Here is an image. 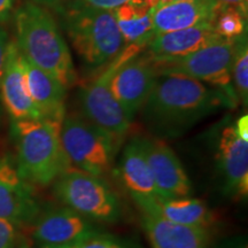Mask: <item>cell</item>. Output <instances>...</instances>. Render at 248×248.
<instances>
[{
  "instance_id": "obj_14",
  "label": "cell",
  "mask_w": 248,
  "mask_h": 248,
  "mask_svg": "<svg viewBox=\"0 0 248 248\" xmlns=\"http://www.w3.org/2000/svg\"><path fill=\"white\" fill-rule=\"evenodd\" d=\"M217 161L224 178L225 193L233 199L248 195V141L237 135L234 124H226L217 141Z\"/></svg>"
},
{
  "instance_id": "obj_6",
  "label": "cell",
  "mask_w": 248,
  "mask_h": 248,
  "mask_svg": "<svg viewBox=\"0 0 248 248\" xmlns=\"http://www.w3.org/2000/svg\"><path fill=\"white\" fill-rule=\"evenodd\" d=\"M55 194L66 207L88 219L113 223L120 217L119 199L104 179L73 166L55 181Z\"/></svg>"
},
{
  "instance_id": "obj_4",
  "label": "cell",
  "mask_w": 248,
  "mask_h": 248,
  "mask_svg": "<svg viewBox=\"0 0 248 248\" xmlns=\"http://www.w3.org/2000/svg\"><path fill=\"white\" fill-rule=\"evenodd\" d=\"M68 36L77 55L90 67L98 68L114 60L123 49V38L113 11L82 2L66 13Z\"/></svg>"
},
{
  "instance_id": "obj_1",
  "label": "cell",
  "mask_w": 248,
  "mask_h": 248,
  "mask_svg": "<svg viewBox=\"0 0 248 248\" xmlns=\"http://www.w3.org/2000/svg\"><path fill=\"white\" fill-rule=\"evenodd\" d=\"M235 105L225 93L197 79L161 75L141 109L148 129L162 139L179 137L219 108Z\"/></svg>"
},
{
  "instance_id": "obj_25",
  "label": "cell",
  "mask_w": 248,
  "mask_h": 248,
  "mask_svg": "<svg viewBox=\"0 0 248 248\" xmlns=\"http://www.w3.org/2000/svg\"><path fill=\"white\" fill-rule=\"evenodd\" d=\"M18 226L13 222L0 218V248H16L18 245Z\"/></svg>"
},
{
  "instance_id": "obj_10",
  "label": "cell",
  "mask_w": 248,
  "mask_h": 248,
  "mask_svg": "<svg viewBox=\"0 0 248 248\" xmlns=\"http://www.w3.org/2000/svg\"><path fill=\"white\" fill-rule=\"evenodd\" d=\"M150 169L161 199L190 197L192 183L177 155L163 139L144 138Z\"/></svg>"
},
{
  "instance_id": "obj_33",
  "label": "cell",
  "mask_w": 248,
  "mask_h": 248,
  "mask_svg": "<svg viewBox=\"0 0 248 248\" xmlns=\"http://www.w3.org/2000/svg\"><path fill=\"white\" fill-rule=\"evenodd\" d=\"M238 248H247V246H246V244H244V245H241V246L238 247Z\"/></svg>"
},
{
  "instance_id": "obj_31",
  "label": "cell",
  "mask_w": 248,
  "mask_h": 248,
  "mask_svg": "<svg viewBox=\"0 0 248 248\" xmlns=\"http://www.w3.org/2000/svg\"><path fill=\"white\" fill-rule=\"evenodd\" d=\"M62 1H63V0H32L33 4L39 5V6H45V7H49V8H55V9L61 7Z\"/></svg>"
},
{
  "instance_id": "obj_32",
  "label": "cell",
  "mask_w": 248,
  "mask_h": 248,
  "mask_svg": "<svg viewBox=\"0 0 248 248\" xmlns=\"http://www.w3.org/2000/svg\"><path fill=\"white\" fill-rule=\"evenodd\" d=\"M173 1H181V0H161V4L160 5L168 4V2H173Z\"/></svg>"
},
{
  "instance_id": "obj_23",
  "label": "cell",
  "mask_w": 248,
  "mask_h": 248,
  "mask_svg": "<svg viewBox=\"0 0 248 248\" xmlns=\"http://www.w3.org/2000/svg\"><path fill=\"white\" fill-rule=\"evenodd\" d=\"M247 17L231 6H222L214 18V31L223 39L235 40L246 35Z\"/></svg>"
},
{
  "instance_id": "obj_30",
  "label": "cell",
  "mask_w": 248,
  "mask_h": 248,
  "mask_svg": "<svg viewBox=\"0 0 248 248\" xmlns=\"http://www.w3.org/2000/svg\"><path fill=\"white\" fill-rule=\"evenodd\" d=\"M13 11V0H0V23L6 22Z\"/></svg>"
},
{
  "instance_id": "obj_15",
  "label": "cell",
  "mask_w": 248,
  "mask_h": 248,
  "mask_svg": "<svg viewBox=\"0 0 248 248\" xmlns=\"http://www.w3.org/2000/svg\"><path fill=\"white\" fill-rule=\"evenodd\" d=\"M36 219L32 234L40 248L63 246L98 233L86 217L68 207L48 210Z\"/></svg>"
},
{
  "instance_id": "obj_8",
  "label": "cell",
  "mask_w": 248,
  "mask_h": 248,
  "mask_svg": "<svg viewBox=\"0 0 248 248\" xmlns=\"http://www.w3.org/2000/svg\"><path fill=\"white\" fill-rule=\"evenodd\" d=\"M124 53H120L107 69L88 84L79 93L83 117L104 130L119 142L129 131L132 120L124 111L110 90V79Z\"/></svg>"
},
{
  "instance_id": "obj_26",
  "label": "cell",
  "mask_w": 248,
  "mask_h": 248,
  "mask_svg": "<svg viewBox=\"0 0 248 248\" xmlns=\"http://www.w3.org/2000/svg\"><path fill=\"white\" fill-rule=\"evenodd\" d=\"M80 1L95 8L106 9V11H115L116 8L128 2L129 0H80Z\"/></svg>"
},
{
  "instance_id": "obj_9",
  "label": "cell",
  "mask_w": 248,
  "mask_h": 248,
  "mask_svg": "<svg viewBox=\"0 0 248 248\" xmlns=\"http://www.w3.org/2000/svg\"><path fill=\"white\" fill-rule=\"evenodd\" d=\"M141 48L139 45L126 46L110 79L111 93L131 120L141 110L159 77L150 55L140 54Z\"/></svg>"
},
{
  "instance_id": "obj_11",
  "label": "cell",
  "mask_w": 248,
  "mask_h": 248,
  "mask_svg": "<svg viewBox=\"0 0 248 248\" xmlns=\"http://www.w3.org/2000/svg\"><path fill=\"white\" fill-rule=\"evenodd\" d=\"M38 215L32 184L18 173L9 157L0 159V218L22 225L35 221Z\"/></svg>"
},
{
  "instance_id": "obj_20",
  "label": "cell",
  "mask_w": 248,
  "mask_h": 248,
  "mask_svg": "<svg viewBox=\"0 0 248 248\" xmlns=\"http://www.w3.org/2000/svg\"><path fill=\"white\" fill-rule=\"evenodd\" d=\"M145 214H154L177 224L208 229L215 222L214 214L202 200L191 197L160 199Z\"/></svg>"
},
{
  "instance_id": "obj_29",
  "label": "cell",
  "mask_w": 248,
  "mask_h": 248,
  "mask_svg": "<svg viewBox=\"0 0 248 248\" xmlns=\"http://www.w3.org/2000/svg\"><path fill=\"white\" fill-rule=\"evenodd\" d=\"M217 2L222 6H231V7L237 8L247 17L248 0H217Z\"/></svg>"
},
{
  "instance_id": "obj_27",
  "label": "cell",
  "mask_w": 248,
  "mask_h": 248,
  "mask_svg": "<svg viewBox=\"0 0 248 248\" xmlns=\"http://www.w3.org/2000/svg\"><path fill=\"white\" fill-rule=\"evenodd\" d=\"M8 44H9V39H8L7 32H6L2 28H0V79H1L2 73H4Z\"/></svg>"
},
{
  "instance_id": "obj_24",
  "label": "cell",
  "mask_w": 248,
  "mask_h": 248,
  "mask_svg": "<svg viewBox=\"0 0 248 248\" xmlns=\"http://www.w3.org/2000/svg\"><path fill=\"white\" fill-rule=\"evenodd\" d=\"M48 248H132L124 244L123 241L115 238L109 237V235L101 234V233H94L89 237L83 238L74 243L63 245V246H57V247H48Z\"/></svg>"
},
{
  "instance_id": "obj_28",
  "label": "cell",
  "mask_w": 248,
  "mask_h": 248,
  "mask_svg": "<svg viewBox=\"0 0 248 248\" xmlns=\"http://www.w3.org/2000/svg\"><path fill=\"white\" fill-rule=\"evenodd\" d=\"M234 128L235 131H237V135L243 140L248 141V116L246 114L237 120V122L234 123Z\"/></svg>"
},
{
  "instance_id": "obj_17",
  "label": "cell",
  "mask_w": 248,
  "mask_h": 248,
  "mask_svg": "<svg viewBox=\"0 0 248 248\" xmlns=\"http://www.w3.org/2000/svg\"><path fill=\"white\" fill-rule=\"evenodd\" d=\"M221 39L213 24H201L154 36L146 45L147 54L153 59L182 58Z\"/></svg>"
},
{
  "instance_id": "obj_22",
  "label": "cell",
  "mask_w": 248,
  "mask_h": 248,
  "mask_svg": "<svg viewBox=\"0 0 248 248\" xmlns=\"http://www.w3.org/2000/svg\"><path fill=\"white\" fill-rule=\"evenodd\" d=\"M232 86L238 100L248 104V46L246 35L235 39V48L231 68Z\"/></svg>"
},
{
  "instance_id": "obj_3",
  "label": "cell",
  "mask_w": 248,
  "mask_h": 248,
  "mask_svg": "<svg viewBox=\"0 0 248 248\" xmlns=\"http://www.w3.org/2000/svg\"><path fill=\"white\" fill-rule=\"evenodd\" d=\"M61 123L52 119L14 122L16 168L30 184L47 186L70 167L61 144Z\"/></svg>"
},
{
  "instance_id": "obj_5",
  "label": "cell",
  "mask_w": 248,
  "mask_h": 248,
  "mask_svg": "<svg viewBox=\"0 0 248 248\" xmlns=\"http://www.w3.org/2000/svg\"><path fill=\"white\" fill-rule=\"evenodd\" d=\"M235 40L221 39L206 47L176 59H152L157 75H178L207 83L237 102L231 68Z\"/></svg>"
},
{
  "instance_id": "obj_13",
  "label": "cell",
  "mask_w": 248,
  "mask_h": 248,
  "mask_svg": "<svg viewBox=\"0 0 248 248\" xmlns=\"http://www.w3.org/2000/svg\"><path fill=\"white\" fill-rule=\"evenodd\" d=\"M0 93L5 109L16 121L42 119L28 92L23 54L16 42H9L6 62L0 79Z\"/></svg>"
},
{
  "instance_id": "obj_21",
  "label": "cell",
  "mask_w": 248,
  "mask_h": 248,
  "mask_svg": "<svg viewBox=\"0 0 248 248\" xmlns=\"http://www.w3.org/2000/svg\"><path fill=\"white\" fill-rule=\"evenodd\" d=\"M113 12L123 42L128 46L144 47L153 38V9L129 0Z\"/></svg>"
},
{
  "instance_id": "obj_12",
  "label": "cell",
  "mask_w": 248,
  "mask_h": 248,
  "mask_svg": "<svg viewBox=\"0 0 248 248\" xmlns=\"http://www.w3.org/2000/svg\"><path fill=\"white\" fill-rule=\"evenodd\" d=\"M117 173L124 188L138 204L141 213H146L161 199L148 166L142 137H133L125 145Z\"/></svg>"
},
{
  "instance_id": "obj_7",
  "label": "cell",
  "mask_w": 248,
  "mask_h": 248,
  "mask_svg": "<svg viewBox=\"0 0 248 248\" xmlns=\"http://www.w3.org/2000/svg\"><path fill=\"white\" fill-rule=\"evenodd\" d=\"M60 138L70 166L98 177L110 169L119 142L84 117L64 115Z\"/></svg>"
},
{
  "instance_id": "obj_18",
  "label": "cell",
  "mask_w": 248,
  "mask_h": 248,
  "mask_svg": "<svg viewBox=\"0 0 248 248\" xmlns=\"http://www.w3.org/2000/svg\"><path fill=\"white\" fill-rule=\"evenodd\" d=\"M28 92L42 119L63 120L67 88L23 55Z\"/></svg>"
},
{
  "instance_id": "obj_19",
  "label": "cell",
  "mask_w": 248,
  "mask_h": 248,
  "mask_svg": "<svg viewBox=\"0 0 248 248\" xmlns=\"http://www.w3.org/2000/svg\"><path fill=\"white\" fill-rule=\"evenodd\" d=\"M141 223L152 248H208L207 229L177 224L145 213Z\"/></svg>"
},
{
  "instance_id": "obj_2",
  "label": "cell",
  "mask_w": 248,
  "mask_h": 248,
  "mask_svg": "<svg viewBox=\"0 0 248 248\" xmlns=\"http://www.w3.org/2000/svg\"><path fill=\"white\" fill-rule=\"evenodd\" d=\"M16 44L28 60L57 78L75 84L77 74L66 40L52 15L42 6L26 2L15 13Z\"/></svg>"
},
{
  "instance_id": "obj_16",
  "label": "cell",
  "mask_w": 248,
  "mask_h": 248,
  "mask_svg": "<svg viewBox=\"0 0 248 248\" xmlns=\"http://www.w3.org/2000/svg\"><path fill=\"white\" fill-rule=\"evenodd\" d=\"M221 5L217 0H181L153 9V37L187 28L213 24Z\"/></svg>"
}]
</instances>
